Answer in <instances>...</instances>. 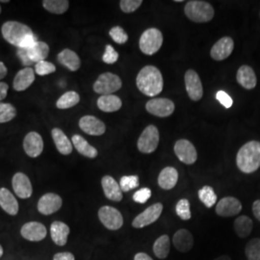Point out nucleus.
I'll return each instance as SVG.
<instances>
[{
  "label": "nucleus",
  "mask_w": 260,
  "mask_h": 260,
  "mask_svg": "<svg viewBox=\"0 0 260 260\" xmlns=\"http://www.w3.org/2000/svg\"><path fill=\"white\" fill-rule=\"evenodd\" d=\"M17 116V110L11 103H0V123L11 121Z\"/></svg>",
  "instance_id": "nucleus-37"
},
{
  "label": "nucleus",
  "mask_w": 260,
  "mask_h": 260,
  "mask_svg": "<svg viewBox=\"0 0 260 260\" xmlns=\"http://www.w3.org/2000/svg\"><path fill=\"white\" fill-rule=\"evenodd\" d=\"M79 127L92 136H101L105 133L106 126L103 121L93 116H84L79 120Z\"/></svg>",
  "instance_id": "nucleus-18"
},
{
  "label": "nucleus",
  "mask_w": 260,
  "mask_h": 260,
  "mask_svg": "<svg viewBox=\"0 0 260 260\" xmlns=\"http://www.w3.org/2000/svg\"><path fill=\"white\" fill-rule=\"evenodd\" d=\"M185 15L188 19L194 22L203 23L208 22L214 17V8L212 5L206 1L191 0L186 3Z\"/></svg>",
  "instance_id": "nucleus-4"
},
{
  "label": "nucleus",
  "mask_w": 260,
  "mask_h": 260,
  "mask_svg": "<svg viewBox=\"0 0 260 260\" xmlns=\"http://www.w3.org/2000/svg\"><path fill=\"white\" fill-rule=\"evenodd\" d=\"M119 59V53L115 50V48L110 46V45H107L105 47V52L103 56V60L104 63L106 64H115Z\"/></svg>",
  "instance_id": "nucleus-44"
},
{
  "label": "nucleus",
  "mask_w": 260,
  "mask_h": 260,
  "mask_svg": "<svg viewBox=\"0 0 260 260\" xmlns=\"http://www.w3.org/2000/svg\"><path fill=\"white\" fill-rule=\"evenodd\" d=\"M199 198L204 205L211 208L217 203V195L213 188L210 186H205L199 191Z\"/></svg>",
  "instance_id": "nucleus-36"
},
{
  "label": "nucleus",
  "mask_w": 260,
  "mask_h": 260,
  "mask_svg": "<svg viewBox=\"0 0 260 260\" xmlns=\"http://www.w3.org/2000/svg\"><path fill=\"white\" fill-rule=\"evenodd\" d=\"M53 260H75V255L71 252H59L54 255Z\"/></svg>",
  "instance_id": "nucleus-47"
},
{
  "label": "nucleus",
  "mask_w": 260,
  "mask_h": 260,
  "mask_svg": "<svg viewBox=\"0 0 260 260\" xmlns=\"http://www.w3.org/2000/svg\"><path fill=\"white\" fill-rule=\"evenodd\" d=\"M72 143L75 146L76 150L82 154L83 156L88 158H95L98 156L99 152L95 148L91 146L86 140L84 139L80 135H74L72 138Z\"/></svg>",
  "instance_id": "nucleus-31"
},
{
  "label": "nucleus",
  "mask_w": 260,
  "mask_h": 260,
  "mask_svg": "<svg viewBox=\"0 0 260 260\" xmlns=\"http://www.w3.org/2000/svg\"><path fill=\"white\" fill-rule=\"evenodd\" d=\"M63 201L61 197L54 193H47L38 202V210L43 215H51L62 207Z\"/></svg>",
  "instance_id": "nucleus-14"
},
{
  "label": "nucleus",
  "mask_w": 260,
  "mask_h": 260,
  "mask_svg": "<svg viewBox=\"0 0 260 260\" xmlns=\"http://www.w3.org/2000/svg\"><path fill=\"white\" fill-rule=\"evenodd\" d=\"M236 79L237 82L247 90L254 89L257 84L255 73L250 66H241L237 71Z\"/></svg>",
  "instance_id": "nucleus-23"
},
{
  "label": "nucleus",
  "mask_w": 260,
  "mask_h": 260,
  "mask_svg": "<svg viewBox=\"0 0 260 260\" xmlns=\"http://www.w3.org/2000/svg\"><path fill=\"white\" fill-rule=\"evenodd\" d=\"M252 213L260 222V200L255 201L252 205Z\"/></svg>",
  "instance_id": "nucleus-49"
},
{
  "label": "nucleus",
  "mask_w": 260,
  "mask_h": 260,
  "mask_svg": "<svg viewBox=\"0 0 260 260\" xmlns=\"http://www.w3.org/2000/svg\"><path fill=\"white\" fill-rule=\"evenodd\" d=\"M8 73V70H7V67L5 66V64L3 62L0 61V80L3 79Z\"/></svg>",
  "instance_id": "nucleus-50"
},
{
  "label": "nucleus",
  "mask_w": 260,
  "mask_h": 260,
  "mask_svg": "<svg viewBox=\"0 0 260 260\" xmlns=\"http://www.w3.org/2000/svg\"><path fill=\"white\" fill-rule=\"evenodd\" d=\"M170 238L168 235H162L153 244V252L160 259H165L170 252Z\"/></svg>",
  "instance_id": "nucleus-35"
},
{
  "label": "nucleus",
  "mask_w": 260,
  "mask_h": 260,
  "mask_svg": "<svg viewBox=\"0 0 260 260\" xmlns=\"http://www.w3.org/2000/svg\"><path fill=\"white\" fill-rule=\"evenodd\" d=\"M214 260H232V258L228 255H222V256H219V257H217Z\"/></svg>",
  "instance_id": "nucleus-52"
},
{
  "label": "nucleus",
  "mask_w": 260,
  "mask_h": 260,
  "mask_svg": "<svg viewBox=\"0 0 260 260\" xmlns=\"http://www.w3.org/2000/svg\"><path fill=\"white\" fill-rule=\"evenodd\" d=\"M51 135L55 143L56 149L61 154L69 155L73 152V143H71L63 130L53 128L51 130Z\"/></svg>",
  "instance_id": "nucleus-27"
},
{
  "label": "nucleus",
  "mask_w": 260,
  "mask_h": 260,
  "mask_svg": "<svg viewBox=\"0 0 260 260\" xmlns=\"http://www.w3.org/2000/svg\"><path fill=\"white\" fill-rule=\"evenodd\" d=\"M237 167L244 174H251L260 168V142L250 141L238 150Z\"/></svg>",
  "instance_id": "nucleus-3"
},
{
  "label": "nucleus",
  "mask_w": 260,
  "mask_h": 260,
  "mask_svg": "<svg viewBox=\"0 0 260 260\" xmlns=\"http://www.w3.org/2000/svg\"><path fill=\"white\" fill-rule=\"evenodd\" d=\"M109 35L112 38V40L119 45L125 44L128 40V35L121 26L112 27L111 30L109 31Z\"/></svg>",
  "instance_id": "nucleus-41"
},
{
  "label": "nucleus",
  "mask_w": 260,
  "mask_h": 260,
  "mask_svg": "<svg viewBox=\"0 0 260 260\" xmlns=\"http://www.w3.org/2000/svg\"><path fill=\"white\" fill-rule=\"evenodd\" d=\"M20 234L28 241H42L47 236V229L43 223L29 222L22 225Z\"/></svg>",
  "instance_id": "nucleus-16"
},
{
  "label": "nucleus",
  "mask_w": 260,
  "mask_h": 260,
  "mask_svg": "<svg viewBox=\"0 0 260 260\" xmlns=\"http://www.w3.org/2000/svg\"><path fill=\"white\" fill-rule=\"evenodd\" d=\"M49 54V47L44 42H37L33 47H29L27 49L18 50L21 62L24 65L30 66L32 64H37L41 61H45Z\"/></svg>",
  "instance_id": "nucleus-6"
},
{
  "label": "nucleus",
  "mask_w": 260,
  "mask_h": 260,
  "mask_svg": "<svg viewBox=\"0 0 260 260\" xmlns=\"http://www.w3.org/2000/svg\"><path fill=\"white\" fill-rule=\"evenodd\" d=\"M176 211H177V216L183 221H188L192 217L191 209H190V203L186 199H182L177 203Z\"/></svg>",
  "instance_id": "nucleus-39"
},
{
  "label": "nucleus",
  "mask_w": 260,
  "mask_h": 260,
  "mask_svg": "<svg viewBox=\"0 0 260 260\" xmlns=\"http://www.w3.org/2000/svg\"><path fill=\"white\" fill-rule=\"evenodd\" d=\"M35 81V73L31 68H24L20 70L15 76L13 87L16 91L22 92L28 89Z\"/></svg>",
  "instance_id": "nucleus-22"
},
{
  "label": "nucleus",
  "mask_w": 260,
  "mask_h": 260,
  "mask_svg": "<svg viewBox=\"0 0 260 260\" xmlns=\"http://www.w3.org/2000/svg\"><path fill=\"white\" fill-rule=\"evenodd\" d=\"M79 102H80L79 94L75 91H69L58 99L56 106L58 109H69L78 104Z\"/></svg>",
  "instance_id": "nucleus-33"
},
{
  "label": "nucleus",
  "mask_w": 260,
  "mask_h": 260,
  "mask_svg": "<svg viewBox=\"0 0 260 260\" xmlns=\"http://www.w3.org/2000/svg\"><path fill=\"white\" fill-rule=\"evenodd\" d=\"M173 243L177 251L187 252L190 251L194 246V237L189 231L182 229L175 233Z\"/></svg>",
  "instance_id": "nucleus-24"
},
{
  "label": "nucleus",
  "mask_w": 260,
  "mask_h": 260,
  "mask_svg": "<svg viewBox=\"0 0 260 260\" xmlns=\"http://www.w3.org/2000/svg\"><path fill=\"white\" fill-rule=\"evenodd\" d=\"M146 109L149 114L159 118H166L175 111V103L169 99L155 98L151 99L146 104Z\"/></svg>",
  "instance_id": "nucleus-10"
},
{
  "label": "nucleus",
  "mask_w": 260,
  "mask_h": 260,
  "mask_svg": "<svg viewBox=\"0 0 260 260\" xmlns=\"http://www.w3.org/2000/svg\"><path fill=\"white\" fill-rule=\"evenodd\" d=\"M121 100L114 94H107L102 95L98 100V107L103 112L112 113V112L118 111L121 108Z\"/></svg>",
  "instance_id": "nucleus-30"
},
{
  "label": "nucleus",
  "mask_w": 260,
  "mask_h": 260,
  "mask_svg": "<svg viewBox=\"0 0 260 260\" xmlns=\"http://www.w3.org/2000/svg\"><path fill=\"white\" fill-rule=\"evenodd\" d=\"M233 48L234 42L233 39L231 37H223L220 39L212 47L210 55L216 61H223L231 56Z\"/></svg>",
  "instance_id": "nucleus-20"
},
{
  "label": "nucleus",
  "mask_w": 260,
  "mask_h": 260,
  "mask_svg": "<svg viewBox=\"0 0 260 260\" xmlns=\"http://www.w3.org/2000/svg\"><path fill=\"white\" fill-rule=\"evenodd\" d=\"M23 149L29 157H38L44 150V140L37 132H29L23 140Z\"/></svg>",
  "instance_id": "nucleus-15"
},
{
  "label": "nucleus",
  "mask_w": 260,
  "mask_h": 260,
  "mask_svg": "<svg viewBox=\"0 0 260 260\" xmlns=\"http://www.w3.org/2000/svg\"><path fill=\"white\" fill-rule=\"evenodd\" d=\"M241 210V203L233 197L223 198L216 206V213L221 217H233L240 213Z\"/></svg>",
  "instance_id": "nucleus-17"
},
{
  "label": "nucleus",
  "mask_w": 260,
  "mask_h": 260,
  "mask_svg": "<svg viewBox=\"0 0 260 260\" xmlns=\"http://www.w3.org/2000/svg\"><path fill=\"white\" fill-rule=\"evenodd\" d=\"M3 255V248L1 247V245H0V257Z\"/></svg>",
  "instance_id": "nucleus-53"
},
{
  "label": "nucleus",
  "mask_w": 260,
  "mask_h": 260,
  "mask_svg": "<svg viewBox=\"0 0 260 260\" xmlns=\"http://www.w3.org/2000/svg\"><path fill=\"white\" fill-rule=\"evenodd\" d=\"M246 256L249 260H260V239L253 238L249 242L245 249Z\"/></svg>",
  "instance_id": "nucleus-38"
},
{
  "label": "nucleus",
  "mask_w": 260,
  "mask_h": 260,
  "mask_svg": "<svg viewBox=\"0 0 260 260\" xmlns=\"http://www.w3.org/2000/svg\"><path fill=\"white\" fill-rule=\"evenodd\" d=\"M176 2H183L182 0H176Z\"/></svg>",
  "instance_id": "nucleus-54"
},
{
  "label": "nucleus",
  "mask_w": 260,
  "mask_h": 260,
  "mask_svg": "<svg viewBox=\"0 0 260 260\" xmlns=\"http://www.w3.org/2000/svg\"><path fill=\"white\" fill-rule=\"evenodd\" d=\"M103 192L105 197L113 202H121L122 200V191L120 183H118L110 176H104L102 179Z\"/></svg>",
  "instance_id": "nucleus-21"
},
{
  "label": "nucleus",
  "mask_w": 260,
  "mask_h": 260,
  "mask_svg": "<svg viewBox=\"0 0 260 260\" xmlns=\"http://www.w3.org/2000/svg\"><path fill=\"white\" fill-rule=\"evenodd\" d=\"M140 92L148 96H156L163 90V76L154 66L144 67L136 78Z\"/></svg>",
  "instance_id": "nucleus-2"
},
{
  "label": "nucleus",
  "mask_w": 260,
  "mask_h": 260,
  "mask_svg": "<svg viewBox=\"0 0 260 260\" xmlns=\"http://www.w3.org/2000/svg\"><path fill=\"white\" fill-rule=\"evenodd\" d=\"M8 89H9L8 84L0 82V102L3 101L7 96Z\"/></svg>",
  "instance_id": "nucleus-48"
},
{
  "label": "nucleus",
  "mask_w": 260,
  "mask_h": 260,
  "mask_svg": "<svg viewBox=\"0 0 260 260\" xmlns=\"http://www.w3.org/2000/svg\"><path fill=\"white\" fill-rule=\"evenodd\" d=\"M163 211V205L158 203L150 205L144 212L140 213L132 222V226L135 229H143L147 225L156 222Z\"/></svg>",
  "instance_id": "nucleus-11"
},
{
  "label": "nucleus",
  "mask_w": 260,
  "mask_h": 260,
  "mask_svg": "<svg viewBox=\"0 0 260 260\" xmlns=\"http://www.w3.org/2000/svg\"><path fill=\"white\" fill-rule=\"evenodd\" d=\"M252 226L253 223L251 218L247 216H240L234 222V231L241 238H245L251 234Z\"/></svg>",
  "instance_id": "nucleus-32"
},
{
  "label": "nucleus",
  "mask_w": 260,
  "mask_h": 260,
  "mask_svg": "<svg viewBox=\"0 0 260 260\" xmlns=\"http://www.w3.org/2000/svg\"><path fill=\"white\" fill-rule=\"evenodd\" d=\"M151 197V190L149 188H142L135 192L133 195V201L138 204H146Z\"/></svg>",
  "instance_id": "nucleus-45"
},
{
  "label": "nucleus",
  "mask_w": 260,
  "mask_h": 260,
  "mask_svg": "<svg viewBox=\"0 0 260 260\" xmlns=\"http://www.w3.org/2000/svg\"><path fill=\"white\" fill-rule=\"evenodd\" d=\"M99 218L103 225L110 231H118L123 224L121 212L112 206H103L99 210Z\"/></svg>",
  "instance_id": "nucleus-9"
},
{
  "label": "nucleus",
  "mask_w": 260,
  "mask_h": 260,
  "mask_svg": "<svg viewBox=\"0 0 260 260\" xmlns=\"http://www.w3.org/2000/svg\"><path fill=\"white\" fill-rule=\"evenodd\" d=\"M122 86L121 79L115 74L104 73L100 75L96 81L93 83V91L102 95L112 94L119 91Z\"/></svg>",
  "instance_id": "nucleus-7"
},
{
  "label": "nucleus",
  "mask_w": 260,
  "mask_h": 260,
  "mask_svg": "<svg viewBox=\"0 0 260 260\" xmlns=\"http://www.w3.org/2000/svg\"><path fill=\"white\" fill-rule=\"evenodd\" d=\"M138 186H139L138 176H124L121 178L120 187L122 192H128L134 188H137Z\"/></svg>",
  "instance_id": "nucleus-40"
},
{
  "label": "nucleus",
  "mask_w": 260,
  "mask_h": 260,
  "mask_svg": "<svg viewBox=\"0 0 260 260\" xmlns=\"http://www.w3.org/2000/svg\"><path fill=\"white\" fill-rule=\"evenodd\" d=\"M0 206L6 213L16 216L19 212V203L6 188L0 189Z\"/></svg>",
  "instance_id": "nucleus-25"
},
{
  "label": "nucleus",
  "mask_w": 260,
  "mask_h": 260,
  "mask_svg": "<svg viewBox=\"0 0 260 260\" xmlns=\"http://www.w3.org/2000/svg\"><path fill=\"white\" fill-rule=\"evenodd\" d=\"M174 149L177 158L186 165L194 164L198 159V153L195 147L188 140H178Z\"/></svg>",
  "instance_id": "nucleus-12"
},
{
  "label": "nucleus",
  "mask_w": 260,
  "mask_h": 260,
  "mask_svg": "<svg viewBox=\"0 0 260 260\" xmlns=\"http://www.w3.org/2000/svg\"><path fill=\"white\" fill-rule=\"evenodd\" d=\"M184 80H185L186 91L189 98L194 102L200 101L204 95V89H203L202 80L199 75L196 73L195 71L189 70L186 72Z\"/></svg>",
  "instance_id": "nucleus-13"
},
{
  "label": "nucleus",
  "mask_w": 260,
  "mask_h": 260,
  "mask_svg": "<svg viewBox=\"0 0 260 260\" xmlns=\"http://www.w3.org/2000/svg\"><path fill=\"white\" fill-rule=\"evenodd\" d=\"M159 144V131L155 125L147 126L140 135L137 147L143 153H151L157 149Z\"/></svg>",
  "instance_id": "nucleus-8"
},
{
  "label": "nucleus",
  "mask_w": 260,
  "mask_h": 260,
  "mask_svg": "<svg viewBox=\"0 0 260 260\" xmlns=\"http://www.w3.org/2000/svg\"><path fill=\"white\" fill-rule=\"evenodd\" d=\"M51 239L58 246H65L70 234V228L63 222L56 221L50 226Z\"/></svg>",
  "instance_id": "nucleus-29"
},
{
  "label": "nucleus",
  "mask_w": 260,
  "mask_h": 260,
  "mask_svg": "<svg viewBox=\"0 0 260 260\" xmlns=\"http://www.w3.org/2000/svg\"><path fill=\"white\" fill-rule=\"evenodd\" d=\"M134 260H153L150 256H149V254H147V253H145V252H139V253H137L136 255H135V257H134Z\"/></svg>",
  "instance_id": "nucleus-51"
},
{
  "label": "nucleus",
  "mask_w": 260,
  "mask_h": 260,
  "mask_svg": "<svg viewBox=\"0 0 260 260\" xmlns=\"http://www.w3.org/2000/svg\"><path fill=\"white\" fill-rule=\"evenodd\" d=\"M142 4H143L142 0H121L120 2V7L123 13L129 14L140 8Z\"/></svg>",
  "instance_id": "nucleus-43"
},
{
  "label": "nucleus",
  "mask_w": 260,
  "mask_h": 260,
  "mask_svg": "<svg viewBox=\"0 0 260 260\" xmlns=\"http://www.w3.org/2000/svg\"><path fill=\"white\" fill-rule=\"evenodd\" d=\"M178 173L174 167L164 168L158 177V185L164 190H171L177 185Z\"/></svg>",
  "instance_id": "nucleus-28"
},
{
  "label": "nucleus",
  "mask_w": 260,
  "mask_h": 260,
  "mask_svg": "<svg viewBox=\"0 0 260 260\" xmlns=\"http://www.w3.org/2000/svg\"><path fill=\"white\" fill-rule=\"evenodd\" d=\"M163 45V35L156 28L147 29L140 38L139 47L146 55H153Z\"/></svg>",
  "instance_id": "nucleus-5"
},
{
  "label": "nucleus",
  "mask_w": 260,
  "mask_h": 260,
  "mask_svg": "<svg viewBox=\"0 0 260 260\" xmlns=\"http://www.w3.org/2000/svg\"><path fill=\"white\" fill-rule=\"evenodd\" d=\"M43 6L51 14L62 15L69 9L70 2L68 0H44Z\"/></svg>",
  "instance_id": "nucleus-34"
},
{
  "label": "nucleus",
  "mask_w": 260,
  "mask_h": 260,
  "mask_svg": "<svg viewBox=\"0 0 260 260\" xmlns=\"http://www.w3.org/2000/svg\"><path fill=\"white\" fill-rule=\"evenodd\" d=\"M216 100L223 105L224 108H231L233 106V99L230 96V94L225 93L224 91H219L216 93Z\"/></svg>",
  "instance_id": "nucleus-46"
},
{
  "label": "nucleus",
  "mask_w": 260,
  "mask_h": 260,
  "mask_svg": "<svg viewBox=\"0 0 260 260\" xmlns=\"http://www.w3.org/2000/svg\"><path fill=\"white\" fill-rule=\"evenodd\" d=\"M1 33L5 41L19 49H27L38 42L31 28L19 21H6L1 27Z\"/></svg>",
  "instance_id": "nucleus-1"
},
{
  "label": "nucleus",
  "mask_w": 260,
  "mask_h": 260,
  "mask_svg": "<svg viewBox=\"0 0 260 260\" xmlns=\"http://www.w3.org/2000/svg\"><path fill=\"white\" fill-rule=\"evenodd\" d=\"M58 62L72 72H76L80 69L81 61L79 56L74 50L66 48L57 55Z\"/></svg>",
  "instance_id": "nucleus-26"
},
{
  "label": "nucleus",
  "mask_w": 260,
  "mask_h": 260,
  "mask_svg": "<svg viewBox=\"0 0 260 260\" xmlns=\"http://www.w3.org/2000/svg\"><path fill=\"white\" fill-rule=\"evenodd\" d=\"M13 189L20 199H28L32 196L33 188L29 177L23 173H17L12 179Z\"/></svg>",
  "instance_id": "nucleus-19"
},
{
  "label": "nucleus",
  "mask_w": 260,
  "mask_h": 260,
  "mask_svg": "<svg viewBox=\"0 0 260 260\" xmlns=\"http://www.w3.org/2000/svg\"><path fill=\"white\" fill-rule=\"evenodd\" d=\"M56 71V67L50 62L47 61H41L35 65V72L38 75L45 76V75L53 74Z\"/></svg>",
  "instance_id": "nucleus-42"
},
{
  "label": "nucleus",
  "mask_w": 260,
  "mask_h": 260,
  "mask_svg": "<svg viewBox=\"0 0 260 260\" xmlns=\"http://www.w3.org/2000/svg\"><path fill=\"white\" fill-rule=\"evenodd\" d=\"M0 14H1V7H0Z\"/></svg>",
  "instance_id": "nucleus-55"
}]
</instances>
